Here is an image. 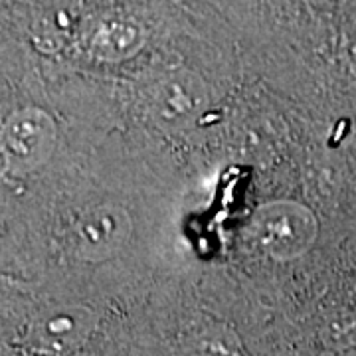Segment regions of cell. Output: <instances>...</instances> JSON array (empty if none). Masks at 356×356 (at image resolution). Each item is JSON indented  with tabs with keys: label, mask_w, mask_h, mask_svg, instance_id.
<instances>
[{
	"label": "cell",
	"mask_w": 356,
	"mask_h": 356,
	"mask_svg": "<svg viewBox=\"0 0 356 356\" xmlns=\"http://www.w3.org/2000/svg\"><path fill=\"white\" fill-rule=\"evenodd\" d=\"M151 113L159 125L178 129L202 113L206 89L200 77L188 72H177L161 77L151 89Z\"/></svg>",
	"instance_id": "277c9868"
},
{
	"label": "cell",
	"mask_w": 356,
	"mask_h": 356,
	"mask_svg": "<svg viewBox=\"0 0 356 356\" xmlns=\"http://www.w3.org/2000/svg\"><path fill=\"white\" fill-rule=\"evenodd\" d=\"M250 238L269 257L293 259L313 245L317 238V220L303 204H267L252 218Z\"/></svg>",
	"instance_id": "6da1fadb"
},
{
	"label": "cell",
	"mask_w": 356,
	"mask_h": 356,
	"mask_svg": "<svg viewBox=\"0 0 356 356\" xmlns=\"http://www.w3.org/2000/svg\"><path fill=\"white\" fill-rule=\"evenodd\" d=\"M56 145V125L40 109L14 113L2 129V154L8 165L30 170L50 159Z\"/></svg>",
	"instance_id": "3957f363"
},
{
	"label": "cell",
	"mask_w": 356,
	"mask_h": 356,
	"mask_svg": "<svg viewBox=\"0 0 356 356\" xmlns=\"http://www.w3.org/2000/svg\"><path fill=\"white\" fill-rule=\"evenodd\" d=\"M327 356H356V350H331Z\"/></svg>",
	"instance_id": "30bf717a"
},
{
	"label": "cell",
	"mask_w": 356,
	"mask_h": 356,
	"mask_svg": "<svg viewBox=\"0 0 356 356\" xmlns=\"http://www.w3.org/2000/svg\"><path fill=\"white\" fill-rule=\"evenodd\" d=\"M145 44V32L137 22L127 18L103 20L91 30L88 40L89 51L103 62L127 60Z\"/></svg>",
	"instance_id": "8992f818"
},
{
	"label": "cell",
	"mask_w": 356,
	"mask_h": 356,
	"mask_svg": "<svg viewBox=\"0 0 356 356\" xmlns=\"http://www.w3.org/2000/svg\"><path fill=\"white\" fill-rule=\"evenodd\" d=\"M344 54H346V62H348V65L353 67V72L356 74V32L355 34H350L348 40H346V44H344Z\"/></svg>",
	"instance_id": "9c48e42d"
},
{
	"label": "cell",
	"mask_w": 356,
	"mask_h": 356,
	"mask_svg": "<svg viewBox=\"0 0 356 356\" xmlns=\"http://www.w3.org/2000/svg\"><path fill=\"white\" fill-rule=\"evenodd\" d=\"M131 228V218L121 206H95L77 220L74 248L77 254L88 259L109 257L127 242Z\"/></svg>",
	"instance_id": "5b68a950"
},
{
	"label": "cell",
	"mask_w": 356,
	"mask_h": 356,
	"mask_svg": "<svg viewBox=\"0 0 356 356\" xmlns=\"http://www.w3.org/2000/svg\"><path fill=\"white\" fill-rule=\"evenodd\" d=\"M95 325L97 317L88 307H58L42 313L28 325L24 343L40 355L62 356L86 343Z\"/></svg>",
	"instance_id": "7a4b0ae2"
},
{
	"label": "cell",
	"mask_w": 356,
	"mask_h": 356,
	"mask_svg": "<svg viewBox=\"0 0 356 356\" xmlns=\"http://www.w3.org/2000/svg\"><path fill=\"white\" fill-rule=\"evenodd\" d=\"M323 337L332 350H356V309H343L331 315Z\"/></svg>",
	"instance_id": "ba28073f"
},
{
	"label": "cell",
	"mask_w": 356,
	"mask_h": 356,
	"mask_svg": "<svg viewBox=\"0 0 356 356\" xmlns=\"http://www.w3.org/2000/svg\"><path fill=\"white\" fill-rule=\"evenodd\" d=\"M242 344L228 329H206L188 337L177 348L175 356H240Z\"/></svg>",
	"instance_id": "52a82bcc"
}]
</instances>
